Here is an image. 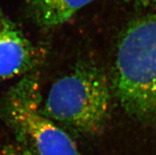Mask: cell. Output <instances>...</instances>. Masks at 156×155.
Returning <instances> with one entry per match:
<instances>
[{
	"label": "cell",
	"mask_w": 156,
	"mask_h": 155,
	"mask_svg": "<svg viewBox=\"0 0 156 155\" xmlns=\"http://www.w3.org/2000/svg\"><path fill=\"white\" fill-rule=\"evenodd\" d=\"M113 91L130 117L156 127V10L132 20L121 33Z\"/></svg>",
	"instance_id": "1"
},
{
	"label": "cell",
	"mask_w": 156,
	"mask_h": 155,
	"mask_svg": "<svg viewBox=\"0 0 156 155\" xmlns=\"http://www.w3.org/2000/svg\"><path fill=\"white\" fill-rule=\"evenodd\" d=\"M112 89L101 67L80 62L52 84L42 112L72 132L94 136L104 129L110 115Z\"/></svg>",
	"instance_id": "2"
},
{
	"label": "cell",
	"mask_w": 156,
	"mask_h": 155,
	"mask_svg": "<svg viewBox=\"0 0 156 155\" xmlns=\"http://www.w3.org/2000/svg\"><path fill=\"white\" fill-rule=\"evenodd\" d=\"M40 79L34 72L22 77L0 102V117L17 143L34 155H83L71 136L42 112Z\"/></svg>",
	"instance_id": "3"
},
{
	"label": "cell",
	"mask_w": 156,
	"mask_h": 155,
	"mask_svg": "<svg viewBox=\"0 0 156 155\" xmlns=\"http://www.w3.org/2000/svg\"><path fill=\"white\" fill-rule=\"evenodd\" d=\"M44 54L0 9V83L34 72Z\"/></svg>",
	"instance_id": "4"
},
{
	"label": "cell",
	"mask_w": 156,
	"mask_h": 155,
	"mask_svg": "<svg viewBox=\"0 0 156 155\" xmlns=\"http://www.w3.org/2000/svg\"><path fill=\"white\" fill-rule=\"evenodd\" d=\"M94 0H27L26 13L39 27L51 29L69 22Z\"/></svg>",
	"instance_id": "5"
},
{
	"label": "cell",
	"mask_w": 156,
	"mask_h": 155,
	"mask_svg": "<svg viewBox=\"0 0 156 155\" xmlns=\"http://www.w3.org/2000/svg\"><path fill=\"white\" fill-rule=\"evenodd\" d=\"M0 155H34L19 144H5L0 146Z\"/></svg>",
	"instance_id": "6"
},
{
	"label": "cell",
	"mask_w": 156,
	"mask_h": 155,
	"mask_svg": "<svg viewBox=\"0 0 156 155\" xmlns=\"http://www.w3.org/2000/svg\"><path fill=\"white\" fill-rule=\"evenodd\" d=\"M125 1L138 7L152 8L156 10V0H125Z\"/></svg>",
	"instance_id": "7"
}]
</instances>
